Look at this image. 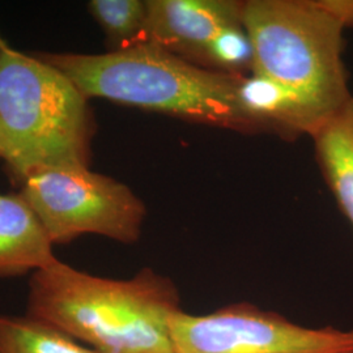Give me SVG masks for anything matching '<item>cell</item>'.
<instances>
[{"label":"cell","mask_w":353,"mask_h":353,"mask_svg":"<svg viewBox=\"0 0 353 353\" xmlns=\"http://www.w3.org/2000/svg\"><path fill=\"white\" fill-rule=\"evenodd\" d=\"M181 309L174 283L148 267L109 279L59 261L28 283L26 314L96 353H176L170 319Z\"/></svg>","instance_id":"cell-1"},{"label":"cell","mask_w":353,"mask_h":353,"mask_svg":"<svg viewBox=\"0 0 353 353\" xmlns=\"http://www.w3.org/2000/svg\"><path fill=\"white\" fill-rule=\"evenodd\" d=\"M34 54L63 72L89 100L241 134L265 132L239 105L241 76L203 68L148 43L105 54Z\"/></svg>","instance_id":"cell-2"},{"label":"cell","mask_w":353,"mask_h":353,"mask_svg":"<svg viewBox=\"0 0 353 353\" xmlns=\"http://www.w3.org/2000/svg\"><path fill=\"white\" fill-rule=\"evenodd\" d=\"M81 90L37 55L0 50V160L21 185L52 166H89L97 123Z\"/></svg>","instance_id":"cell-3"},{"label":"cell","mask_w":353,"mask_h":353,"mask_svg":"<svg viewBox=\"0 0 353 353\" xmlns=\"http://www.w3.org/2000/svg\"><path fill=\"white\" fill-rule=\"evenodd\" d=\"M252 74L296 89L327 117L352 94L343 61V28L316 0L243 1Z\"/></svg>","instance_id":"cell-4"},{"label":"cell","mask_w":353,"mask_h":353,"mask_svg":"<svg viewBox=\"0 0 353 353\" xmlns=\"http://www.w3.org/2000/svg\"><path fill=\"white\" fill-rule=\"evenodd\" d=\"M19 194L37 214L54 245L94 234L125 245L138 242L147 217L139 196L89 166H52L30 173Z\"/></svg>","instance_id":"cell-5"},{"label":"cell","mask_w":353,"mask_h":353,"mask_svg":"<svg viewBox=\"0 0 353 353\" xmlns=\"http://www.w3.org/2000/svg\"><path fill=\"white\" fill-rule=\"evenodd\" d=\"M176 353H353V331L299 326L274 312L241 303L170 319Z\"/></svg>","instance_id":"cell-6"},{"label":"cell","mask_w":353,"mask_h":353,"mask_svg":"<svg viewBox=\"0 0 353 353\" xmlns=\"http://www.w3.org/2000/svg\"><path fill=\"white\" fill-rule=\"evenodd\" d=\"M147 4L145 43L194 64L220 30L242 24L243 1L147 0Z\"/></svg>","instance_id":"cell-7"},{"label":"cell","mask_w":353,"mask_h":353,"mask_svg":"<svg viewBox=\"0 0 353 353\" xmlns=\"http://www.w3.org/2000/svg\"><path fill=\"white\" fill-rule=\"evenodd\" d=\"M237 100L242 112L267 132L284 139L313 137L330 117L300 92L265 76H241Z\"/></svg>","instance_id":"cell-8"},{"label":"cell","mask_w":353,"mask_h":353,"mask_svg":"<svg viewBox=\"0 0 353 353\" xmlns=\"http://www.w3.org/2000/svg\"><path fill=\"white\" fill-rule=\"evenodd\" d=\"M36 212L19 192H0V278L33 275L59 262Z\"/></svg>","instance_id":"cell-9"},{"label":"cell","mask_w":353,"mask_h":353,"mask_svg":"<svg viewBox=\"0 0 353 353\" xmlns=\"http://www.w3.org/2000/svg\"><path fill=\"white\" fill-rule=\"evenodd\" d=\"M312 139L322 176L353 228V96Z\"/></svg>","instance_id":"cell-10"},{"label":"cell","mask_w":353,"mask_h":353,"mask_svg":"<svg viewBox=\"0 0 353 353\" xmlns=\"http://www.w3.org/2000/svg\"><path fill=\"white\" fill-rule=\"evenodd\" d=\"M0 353L96 352L37 318L0 314Z\"/></svg>","instance_id":"cell-11"},{"label":"cell","mask_w":353,"mask_h":353,"mask_svg":"<svg viewBox=\"0 0 353 353\" xmlns=\"http://www.w3.org/2000/svg\"><path fill=\"white\" fill-rule=\"evenodd\" d=\"M88 11L105 34L108 52L145 43L147 0H90Z\"/></svg>","instance_id":"cell-12"},{"label":"cell","mask_w":353,"mask_h":353,"mask_svg":"<svg viewBox=\"0 0 353 353\" xmlns=\"http://www.w3.org/2000/svg\"><path fill=\"white\" fill-rule=\"evenodd\" d=\"M252 59V39L240 24L220 30L203 50L198 65L228 75H250Z\"/></svg>","instance_id":"cell-13"},{"label":"cell","mask_w":353,"mask_h":353,"mask_svg":"<svg viewBox=\"0 0 353 353\" xmlns=\"http://www.w3.org/2000/svg\"><path fill=\"white\" fill-rule=\"evenodd\" d=\"M316 4L327 12L344 29H353V0H316Z\"/></svg>","instance_id":"cell-14"},{"label":"cell","mask_w":353,"mask_h":353,"mask_svg":"<svg viewBox=\"0 0 353 353\" xmlns=\"http://www.w3.org/2000/svg\"><path fill=\"white\" fill-rule=\"evenodd\" d=\"M4 43H6V41H4L3 38L0 37V50H1V48L4 46Z\"/></svg>","instance_id":"cell-15"}]
</instances>
